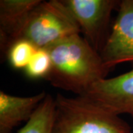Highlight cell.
I'll use <instances>...</instances> for the list:
<instances>
[{
	"mask_svg": "<svg viewBox=\"0 0 133 133\" xmlns=\"http://www.w3.org/2000/svg\"><path fill=\"white\" fill-rule=\"evenodd\" d=\"M41 0H1V47L5 51L14 42L29 15Z\"/></svg>",
	"mask_w": 133,
	"mask_h": 133,
	"instance_id": "cell-8",
	"label": "cell"
},
{
	"mask_svg": "<svg viewBox=\"0 0 133 133\" xmlns=\"http://www.w3.org/2000/svg\"><path fill=\"white\" fill-rule=\"evenodd\" d=\"M78 24L84 38L101 53L107 40L108 26L115 0H61Z\"/></svg>",
	"mask_w": 133,
	"mask_h": 133,
	"instance_id": "cell-4",
	"label": "cell"
},
{
	"mask_svg": "<svg viewBox=\"0 0 133 133\" xmlns=\"http://www.w3.org/2000/svg\"><path fill=\"white\" fill-rule=\"evenodd\" d=\"M46 92L19 97L0 92V133H10L22 121L28 122L46 97Z\"/></svg>",
	"mask_w": 133,
	"mask_h": 133,
	"instance_id": "cell-7",
	"label": "cell"
},
{
	"mask_svg": "<svg viewBox=\"0 0 133 133\" xmlns=\"http://www.w3.org/2000/svg\"><path fill=\"white\" fill-rule=\"evenodd\" d=\"M54 113L55 99L47 94L32 117L18 133H52Z\"/></svg>",
	"mask_w": 133,
	"mask_h": 133,
	"instance_id": "cell-9",
	"label": "cell"
},
{
	"mask_svg": "<svg viewBox=\"0 0 133 133\" xmlns=\"http://www.w3.org/2000/svg\"><path fill=\"white\" fill-rule=\"evenodd\" d=\"M50 69L51 58L48 51L45 49H37L24 70L31 78H46Z\"/></svg>",
	"mask_w": 133,
	"mask_h": 133,
	"instance_id": "cell-11",
	"label": "cell"
},
{
	"mask_svg": "<svg viewBox=\"0 0 133 133\" xmlns=\"http://www.w3.org/2000/svg\"><path fill=\"white\" fill-rule=\"evenodd\" d=\"M51 69L46 79L53 87L84 95L95 83L106 78L109 70L101 54L77 33L46 49Z\"/></svg>",
	"mask_w": 133,
	"mask_h": 133,
	"instance_id": "cell-1",
	"label": "cell"
},
{
	"mask_svg": "<svg viewBox=\"0 0 133 133\" xmlns=\"http://www.w3.org/2000/svg\"><path fill=\"white\" fill-rule=\"evenodd\" d=\"M107 40L101 52L105 67L109 70L124 62H133V0H124Z\"/></svg>",
	"mask_w": 133,
	"mask_h": 133,
	"instance_id": "cell-5",
	"label": "cell"
},
{
	"mask_svg": "<svg viewBox=\"0 0 133 133\" xmlns=\"http://www.w3.org/2000/svg\"><path fill=\"white\" fill-rule=\"evenodd\" d=\"M115 114L133 112V70L95 83L84 95Z\"/></svg>",
	"mask_w": 133,
	"mask_h": 133,
	"instance_id": "cell-6",
	"label": "cell"
},
{
	"mask_svg": "<svg viewBox=\"0 0 133 133\" xmlns=\"http://www.w3.org/2000/svg\"><path fill=\"white\" fill-rule=\"evenodd\" d=\"M80 33L78 25L61 0L41 1L29 15L14 42L24 39L36 49L46 50L64 38Z\"/></svg>",
	"mask_w": 133,
	"mask_h": 133,
	"instance_id": "cell-3",
	"label": "cell"
},
{
	"mask_svg": "<svg viewBox=\"0 0 133 133\" xmlns=\"http://www.w3.org/2000/svg\"><path fill=\"white\" fill-rule=\"evenodd\" d=\"M52 133H130V127L119 115L85 96L58 94Z\"/></svg>",
	"mask_w": 133,
	"mask_h": 133,
	"instance_id": "cell-2",
	"label": "cell"
},
{
	"mask_svg": "<svg viewBox=\"0 0 133 133\" xmlns=\"http://www.w3.org/2000/svg\"><path fill=\"white\" fill-rule=\"evenodd\" d=\"M36 50L31 43L26 40L15 41L7 50L10 65L16 70L25 69Z\"/></svg>",
	"mask_w": 133,
	"mask_h": 133,
	"instance_id": "cell-10",
	"label": "cell"
},
{
	"mask_svg": "<svg viewBox=\"0 0 133 133\" xmlns=\"http://www.w3.org/2000/svg\"><path fill=\"white\" fill-rule=\"evenodd\" d=\"M131 116H132V118H133V112H132V113H131Z\"/></svg>",
	"mask_w": 133,
	"mask_h": 133,
	"instance_id": "cell-12",
	"label": "cell"
}]
</instances>
